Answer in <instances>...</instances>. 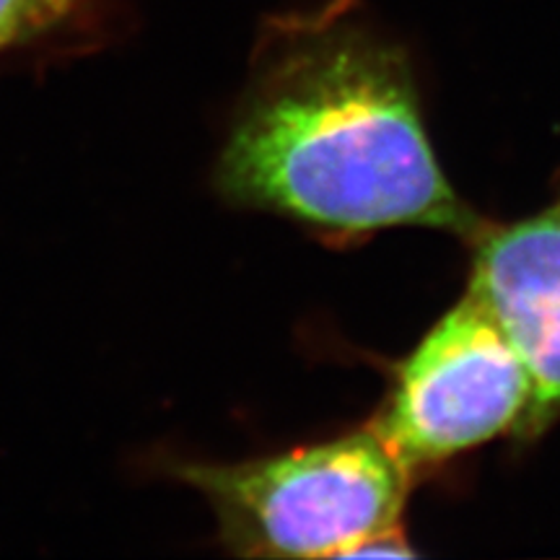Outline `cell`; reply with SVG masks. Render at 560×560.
I'll return each mask as SVG.
<instances>
[{
  "mask_svg": "<svg viewBox=\"0 0 560 560\" xmlns=\"http://www.w3.org/2000/svg\"><path fill=\"white\" fill-rule=\"evenodd\" d=\"M81 0H0V52L55 30Z\"/></svg>",
  "mask_w": 560,
  "mask_h": 560,
  "instance_id": "obj_5",
  "label": "cell"
},
{
  "mask_svg": "<svg viewBox=\"0 0 560 560\" xmlns=\"http://www.w3.org/2000/svg\"><path fill=\"white\" fill-rule=\"evenodd\" d=\"M219 187L332 242L486 226L441 170L402 42L363 0L272 16L219 161Z\"/></svg>",
  "mask_w": 560,
  "mask_h": 560,
  "instance_id": "obj_1",
  "label": "cell"
},
{
  "mask_svg": "<svg viewBox=\"0 0 560 560\" xmlns=\"http://www.w3.org/2000/svg\"><path fill=\"white\" fill-rule=\"evenodd\" d=\"M470 289L527 369L532 405L520 439L560 420V192L537 213L472 236Z\"/></svg>",
  "mask_w": 560,
  "mask_h": 560,
  "instance_id": "obj_4",
  "label": "cell"
},
{
  "mask_svg": "<svg viewBox=\"0 0 560 560\" xmlns=\"http://www.w3.org/2000/svg\"><path fill=\"white\" fill-rule=\"evenodd\" d=\"M529 405L520 353L467 289L397 363L371 425L416 475L506 433L520 439Z\"/></svg>",
  "mask_w": 560,
  "mask_h": 560,
  "instance_id": "obj_3",
  "label": "cell"
},
{
  "mask_svg": "<svg viewBox=\"0 0 560 560\" xmlns=\"http://www.w3.org/2000/svg\"><path fill=\"white\" fill-rule=\"evenodd\" d=\"M206 495L221 540L247 558L408 556L400 520L412 472L374 425L231 465L179 467Z\"/></svg>",
  "mask_w": 560,
  "mask_h": 560,
  "instance_id": "obj_2",
  "label": "cell"
}]
</instances>
